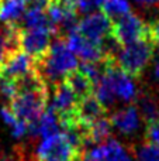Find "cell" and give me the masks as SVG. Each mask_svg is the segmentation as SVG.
<instances>
[{
    "mask_svg": "<svg viewBox=\"0 0 159 161\" xmlns=\"http://www.w3.org/2000/svg\"><path fill=\"white\" fill-rule=\"evenodd\" d=\"M35 68L47 83H55L78 69V59L68 47L66 40L56 38L51 44L49 53L41 61L35 62Z\"/></svg>",
    "mask_w": 159,
    "mask_h": 161,
    "instance_id": "cell-1",
    "label": "cell"
},
{
    "mask_svg": "<svg viewBox=\"0 0 159 161\" xmlns=\"http://www.w3.org/2000/svg\"><path fill=\"white\" fill-rule=\"evenodd\" d=\"M155 54V44L151 38L132 42L120 50L115 64L131 78H141Z\"/></svg>",
    "mask_w": 159,
    "mask_h": 161,
    "instance_id": "cell-2",
    "label": "cell"
},
{
    "mask_svg": "<svg viewBox=\"0 0 159 161\" xmlns=\"http://www.w3.org/2000/svg\"><path fill=\"white\" fill-rule=\"evenodd\" d=\"M83 150L79 148L65 133L45 137L37 148L35 161H80Z\"/></svg>",
    "mask_w": 159,
    "mask_h": 161,
    "instance_id": "cell-3",
    "label": "cell"
},
{
    "mask_svg": "<svg viewBox=\"0 0 159 161\" xmlns=\"http://www.w3.org/2000/svg\"><path fill=\"white\" fill-rule=\"evenodd\" d=\"M110 34L121 47H126L132 42L149 38V25L137 14L130 13L113 23Z\"/></svg>",
    "mask_w": 159,
    "mask_h": 161,
    "instance_id": "cell-4",
    "label": "cell"
},
{
    "mask_svg": "<svg viewBox=\"0 0 159 161\" xmlns=\"http://www.w3.org/2000/svg\"><path fill=\"white\" fill-rule=\"evenodd\" d=\"M51 33L49 30L37 28V30H24L20 28L18 45L20 50L27 53L35 62L41 61L51 48Z\"/></svg>",
    "mask_w": 159,
    "mask_h": 161,
    "instance_id": "cell-5",
    "label": "cell"
},
{
    "mask_svg": "<svg viewBox=\"0 0 159 161\" xmlns=\"http://www.w3.org/2000/svg\"><path fill=\"white\" fill-rule=\"evenodd\" d=\"M35 71V61L23 50H16L0 65V78L20 80Z\"/></svg>",
    "mask_w": 159,
    "mask_h": 161,
    "instance_id": "cell-6",
    "label": "cell"
},
{
    "mask_svg": "<svg viewBox=\"0 0 159 161\" xmlns=\"http://www.w3.org/2000/svg\"><path fill=\"white\" fill-rule=\"evenodd\" d=\"M111 25H113L111 20L101 10H99V11H95V13L87 14L83 20H80L78 31L86 40L100 45L101 41L107 36H110Z\"/></svg>",
    "mask_w": 159,
    "mask_h": 161,
    "instance_id": "cell-7",
    "label": "cell"
},
{
    "mask_svg": "<svg viewBox=\"0 0 159 161\" xmlns=\"http://www.w3.org/2000/svg\"><path fill=\"white\" fill-rule=\"evenodd\" d=\"M66 44L72 50V53L76 54L83 62H100L104 59V54L100 45L86 40L79 31L68 37Z\"/></svg>",
    "mask_w": 159,
    "mask_h": 161,
    "instance_id": "cell-8",
    "label": "cell"
},
{
    "mask_svg": "<svg viewBox=\"0 0 159 161\" xmlns=\"http://www.w3.org/2000/svg\"><path fill=\"white\" fill-rule=\"evenodd\" d=\"M85 156L96 161H132L126 147L114 139H110L103 144L90 148L87 153H85Z\"/></svg>",
    "mask_w": 159,
    "mask_h": 161,
    "instance_id": "cell-9",
    "label": "cell"
},
{
    "mask_svg": "<svg viewBox=\"0 0 159 161\" xmlns=\"http://www.w3.org/2000/svg\"><path fill=\"white\" fill-rule=\"evenodd\" d=\"M107 113V109L103 106V103L95 96L90 95L87 97H83L78 102V109H76V114H78L79 125L82 127L92 125L93 122L104 117Z\"/></svg>",
    "mask_w": 159,
    "mask_h": 161,
    "instance_id": "cell-10",
    "label": "cell"
},
{
    "mask_svg": "<svg viewBox=\"0 0 159 161\" xmlns=\"http://www.w3.org/2000/svg\"><path fill=\"white\" fill-rule=\"evenodd\" d=\"M110 120L113 123V127H115L118 131L124 134H131L140 126V110L137 105H130L114 112L110 116Z\"/></svg>",
    "mask_w": 159,
    "mask_h": 161,
    "instance_id": "cell-11",
    "label": "cell"
},
{
    "mask_svg": "<svg viewBox=\"0 0 159 161\" xmlns=\"http://www.w3.org/2000/svg\"><path fill=\"white\" fill-rule=\"evenodd\" d=\"M27 11V3L21 0H0V23L17 24Z\"/></svg>",
    "mask_w": 159,
    "mask_h": 161,
    "instance_id": "cell-12",
    "label": "cell"
},
{
    "mask_svg": "<svg viewBox=\"0 0 159 161\" xmlns=\"http://www.w3.org/2000/svg\"><path fill=\"white\" fill-rule=\"evenodd\" d=\"M65 80L72 88L73 93L76 95L78 100L90 96V95H95V83L92 82V79L89 76L85 75L79 68L76 71H73V72H70L65 78Z\"/></svg>",
    "mask_w": 159,
    "mask_h": 161,
    "instance_id": "cell-13",
    "label": "cell"
},
{
    "mask_svg": "<svg viewBox=\"0 0 159 161\" xmlns=\"http://www.w3.org/2000/svg\"><path fill=\"white\" fill-rule=\"evenodd\" d=\"M17 24L20 25V28H24V30H37V28L49 30L51 33L55 36V31H54L52 24H51L49 19H48V16H47V11L28 8V10L25 11V14L23 16V19L20 20Z\"/></svg>",
    "mask_w": 159,
    "mask_h": 161,
    "instance_id": "cell-14",
    "label": "cell"
},
{
    "mask_svg": "<svg viewBox=\"0 0 159 161\" xmlns=\"http://www.w3.org/2000/svg\"><path fill=\"white\" fill-rule=\"evenodd\" d=\"M95 96L103 103V106L109 110V108L111 105H114L115 99H117V95H115L114 86L113 82L110 79L107 71H104L103 76L99 79V82L95 85Z\"/></svg>",
    "mask_w": 159,
    "mask_h": 161,
    "instance_id": "cell-15",
    "label": "cell"
},
{
    "mask_svg": "<svg viewBox=\"0 0 159 161\" xmlns=\"http://www.w3.org/2000/svg\"><path fill=\"white\" fill-rule=\"evenodd\" d=\"M137 108L141 112L145 122L159 119V100L155 95L149 93V92L138 93Z\"/></svg>",
    "mask_w": 159,
    "mask_h": 161,
    "instance_id": "cell-16",
    "label": "cell"
},
{
    "mask_svg": "<svg viewBox=\"0 0 159 161\" xmlns=\"http://www.w3.org/2000/svg\"><path fill=\"white\" fill-rule=\"evenodd\" d=\"M101 11L114 23L131 13V6L128 0H104Z\"/></svg>",
    "mask_w": 159,
    "mask_h": 161,
    "instance_id": "cell-17",
    "label": "cell"
},
{
    "mask_svg": "<svg viewBox=\"0 0 159 161\" xmlns=\"http://www.w3.org/2000/svg\"><path fill=\"white\" fill-rule=\"evenodd\" d=\"M0 116H2L3 122L10 127V131L13 134V137L16 139H21V137L25 136V133L28 131V126L25 125L24 122H21L20 119H17L16 114L10 110L8 106H3L0 109Z\"/></svg>",
    "mask_w": 159,
    "mask_h": 161,
    "instance_id": "cell-18",
    "label": "cell"
},
{
    "mask_svg": "<svg viewBox=\"0 0 159 161\" xmlns=\"http://www.w3.org/2000/svg\"><path fill=\"white\" fill-rule=\"evenodd\" d=\"M135 154L138 161H159V148L148 142L141 144Z\"/></svg>",
    "mask_w": 159,
    "mask_h": 161,
    "instance_id": "cell-19",
    "label": "cell"
},
{
    "mask_svg": "<svg viewBox=\"0 0 159 161\" xmlns=\"http://www.w3.org/2000/svg\"><path fill=\"white\" fill-rule=\"evenodd\" d=\"M17 92H18L17 80L0 78V96H3L4 99H7L8 102H11V100L16 97Z\"/></svg>",
    "mask_w": 159,
    "mask_h": 161,
    "instance_id": "cell-20",
    "label": "cell"
},
{
    "mask_svg": "<svg viewBox=\"0 0 159 161\" xmlns=\"http://www.w3.org/2000/svg\"><path fill=\"white\" fill-rule=\"evenodd\" d=\"M145 142L159 148V119L149 120L145 126Z\"/></svg>",
    "mask_w": 159,
    "mask_h": 161,
    "instance_id": "cell-21",
    "label": "cell"
},
{
    "mask_svg": "<svg viewBox=\"0 0 159 161\" xmlns=\"http://www.w3.org/2000/svg\"><path fill=\"white\" fill-rule=\"evenodd\" d=\"M103 3L104 0H82L78 7V13L90 14V13H95V11H99L103 7Z\"/></svg>",
    "mask_w": 159,
    "mask_h": 161,
    "instance_id": "cell-22",
    "label": "cell"
},
{
    "mask_svg": "<svg viewBox=\"0 0 159 161\" xmlns=\"http://www.w3.org/2000/svg\"><path fill=\"white\" fill-rule=\"evenodd\" d=\"M148 25H149V38L155 44V47H159V17H156Z\"/></svg>",
    "mask_w": 159,
    "mask_h": 161,
    "instance_id": "cell-23",
    "label": "cell"
},
{
    "mask_svg": "<svg viewBox=\"0 0 159 161\" xmlns=\"http://www.w3.org/2000/svg\"><path fill=\"white\" fill-rule=\"evenodd\" d=\"M52 3V0H27V10L33 8V10H47L48 6Z\"/></svg>",
    "mask_w": 159,
    "mask_h": 161,
    "instance_id": "cell-24",
    "label": "cell"
},
{
    "mask_svg": "<svg viewBox=\"0 0 159 161\" xmlns=\"http://www.w3.org/2000/svg\"><path fill=\"white\" fill-rule=\"evenodd\" d=\"M137 4H140L144 8H155L159 7V0H135Z\"/></svg>",
    "mask_w": 159,
    "mask_h": 161,
    "instance_id": "cell-25",
    "label": "cell"
},
{
    "mask_svg": "<svg viewBox=\"0 0 159 161\" xmlns=\"http://www.w3.org/2000/svg\"><path fill=\"white\" fill-rule=\"evenodd\" d=\"M59 2L64 3V4H65V6H68V7L78 10V7H79V4H80L82 0H59Z\"/></svg>",
    "mask_w": 159,
    "mask_h": 161,
    "instance_id": "cell-26",
    "label": "cell"
},
{
    "mask_svg": "<svg viewBox=\"0 0 159 161\" xmlns=\"http://www.w3.org/2000/svg\"><path fill=\"white\" fill-rule=\"evenodd\" d=\"M154 74H155V79H156V82L159 83V59H158L156 65H155V71H154Z\"/></svg>",
    "mask_w": 159,
    "mask_h": 161,
    "instance_id": "cell-27",
    "label": "cell"
},
{
    "mask_svg": "<svg viewBox=\"0 0 159 161\" xmlns=\"http://www.w3.org/2000/svg\"><path fill=\"white\" fill-rule=\"evenodd\" d=\"M80 161H96V160L89 158V157H86V156H85V154H83V157H82V160H80Z\"/></svg>",
    "mask_w": 159,
    "mask_h": 161,
    "instance_id": "cell-28",
    "label": "cell"
},
{
    "mask_svg": "<svg viewBox=\"0 0 159 161\" xmlns=\"http://www.w3.org/2000/svg\"><path fill=\"white\" fill-rule=\"evenodd\" d=\"M21 2H25V3H27V0H21Z\"/></svg>",
    "mask_w": 159,
    "mask_h": 161,
    "instance_id": "cell-29",
    "label": "cell"
},
{
    "mask_svg": "<svg viewBox=\"0 0 159 161\" xmlns=\"http://www.w3.org/2000/svg\"><path fill=\"white\" fill-rule=\"evenodd\" d=\"M23 161H28V160H25V158H24V160H23Z\"/></svg>",
    "mask_w": 159,
    "mask_h": 161,
    "instance_id": "cell-30",
    "label": "cell"
}]
</instances>
